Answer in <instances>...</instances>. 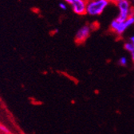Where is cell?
Wrapping results in <instances>:
<instances>
[{
  "instance_id": "7a4b0ae2",
  "label": "cell",
  "mask_w": 134,
  "mask_h": 134,
  "mask_svg": "<svg viewBox=\"0 0 134 134\" xmlns=\"http://www.w3.org/2000/svg\"><path fill=\"white\" fill-rule=\"evenodd\" d=\"M116 7L118 8V15L116 18L121 21H125L129 16L134 12V8L131 3L130 0H121L116 3Z\"/></svg>"
},
{
  "instance_id": "9c48e42d",
  "label": "cell",
  "mask_w": 134,
  "mask_h": 134,
  "mask_svg": "<svg viewBox=\"0 0 134 134\" xmlns=\"http://www.w3.org/2000/svg\"><path fill=\"white\" fill-rule=\"evenodd\" d=\"M119 64H120L121 66H123V67L126 66V65L128 64V59H127V58H126L125 56L121 57V58L119 59Z\"/></svg>"
},
{
  "instance_id": "52a82bcc",
  "label": "cell",
  "mask_w": 134,
  "mask_h": 134,
  "mask_svg": "<svg viewBox=\"0 0 134 134\" xmlns=\"http://www.w3.org/2000/svg\"><path fill=\"white\" fill-rule=\"evenodd\" d=\"M125 23L128 27H130L134 25V12L129 16L128 19L125 20Z\"/></svg>"
},
{
  "instance_id": "9a60e30c",
  "label": "cell",
  "mask_w": 134,
  "mask_h": 134,
  "mask_svg": "<svg viewBox=\"0 0 134 134\" xmlns=\"http://www.w3.org/2000/svg\"><path fill=\"white\" fill-rule=\"evenodd\" d=\"M118 1H121V0H115V3H117Z\"/></svg>"
},
{
  "instance_id": "8fae6325",
  "label": "cell",
  "mask_w": 134,
  "mask_h": 134,
  "mask_svg": "<svg viewBox=\"0 0 134 134\" xmlns=\"http://www.w3.org/2000/svg\"><path fill=\"white\" fill-rule=\"evenodd\" d=\"M130 56H131V59H132V62H134V50L130 53Z\"/></svg>"
},
{
  "instance_id": "277c9868",
  "label": "cell",
  "mask_w": 134,
  "mask_h": 134,
  "mask_svg": "<svg viewBox=\"0 0 134 134\" xmlns=\"http://www.w3.org/2000/svg\"><path fill=\"white\" fill-rule=\"evenodd\" d=\"M92 30H93V27L91 25L82 26L76 33L75 42L77 43H79V44L85 43L87 40V39L90 37Z\"/></svg>"
},
{
  "instance_id": "6da1fadb",
  "label": "cell",
  "mask_w": 134,
  "mask_h": 134,
  "mask_svg": "<svg viewBox=\"0 0 134 134\" xmlns=\"http://www.w3.org/2000/svg\"><path fill=\"white\" fill-rule=\"evenodd\" d=\"M109 0H87L86 14L90 16H99L102 14L109 5Z\"/></svg>"
},
{
  "instance_id": "ba28073f",
  "label": "cell",
  "mask_w": 134,
  "mask_h": 134,
  "mask_svg": "<svg viewBox=\"0 0 134 134\" xmlns=\"http://www.w3.org/2000/svg\"><path fill=\"white\" fill-rule=\"evenodd\" d=\"M0 132L1 133H4V134H10L11 132L3 125L0 124Z\"/></svg>"
},
{
  "instance_id": "5bb4252c",
  "label": "cell",
  "mask_w": 134,
  "mask_h": 134,
  "mask_svg": "<svg viewBox=\"0 0 134 134\" xmlns=\"http://www.w3.org/2000/svg\"><path fill=\"white\" fill-rule=\"evenodd\" d=\"M110 3H115V0H109Z\"/></svg>"
},
{
  "instance_id": "7c38bea8",
  "label": "cell",
  "mask_w": 134,
  "mask_h": 134,
  "mask_svg": "<svg viewBox=\"0 0 134 134\" xmlns=\"http://www.w3.org/2000/svg\"><path fill=\"white\" fill-rule=\"evenodd\" d=\"M129 41L133 44V46H134V36H131L130 38H129Z\"/></svg>"
},
{
  "instance_id": "3957f363",
  "label": "cell",
  "mask_w": 134,
  "mask_h": 134,
  "mask_svg": "<svg viewBox=\"0 0 134 134\" xmlns=\"http://www.w3.org/2000/svg\"><path fill=\"white\" fill-rule=\"evenodd\" d=\"M69 5L72 11L78 15H84L86 14V3L87 0H64Z\"/></svg>"
},
{
  "instance_id": "8992f818",
  "label": "cell",
  "mask_w": 134,
  "mask_h": 134,
  "mask_svg": "<svg viewBox=\"0 0 134 134\" xmlns=\"http://www.w3.org/2000/svg\"><path fill=\"white\" fill-rule=\"evenodd\" d=\"M124 48H125V50L126 52H128L129 53H131L133 50H134V46H133V44L129 40V41H127V42H125V44H124Z\"/></svg>"
},
{
  "instance_id": "5b68a950",
  "label": "cell",
  "mask_w": 134,
  "mask_h": 134,
  "mask_svg": "<svg viewBox=\"0 0 134 134\" xmlns=\"http://www.w3.org/2000/svg\"><path fill=\"white\" fill-rule=\"evenodd\" d=\"M129 27H127L125 21H121L116 19H113L111 22L110 27H109L110 31L113 33V34H115L116 36H119V37L122 36V35L125 32V31Z\"/></svg>"
},
{
  "instance_id": "4fadbf2b",
  "label": "cell",
  "mask_w": 134,
  "mask_h": 134,
  "mask_svg": "<svg viewBox=\"0 0 134 134\" xmlns=\"http://www.w3.org/2000/svg\"><path fill=\"white\" fill-rule=\"evenodd\" d=\"M130 1H131V3H132V5L133 8H134V0H130Z\"/></svg>"
},
{
  "instance_id": "30bf717a",
  "label": "cell",
  "mask_w": 134,
  "mask_h": 134,
  "mask_svg": "<svg viewBox=\"0 0 134 134\" xmlns=\"http://www.w3.org/2000/svg\"><path fill=\"white\" fill-rule=\"evenodd\" d=\"M58 7H59V8L61 9V10H62V11H66L67 10V3L64 1V2H62V3H60L59 4H58Z\"/></svg>"
}]
</instances>
